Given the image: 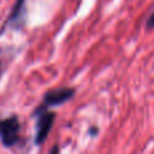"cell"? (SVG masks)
Returning a JSON list of instances; mask_svg holds the SVG:
<instances>
[{
    "mask_svg": "<svg viewBox=\"0 0 154 154\" xmlns=\"http://www.w3.org/2000/svg\"><path fill=\"white\" fill-rule=\"evenodd\" d=\"M22 123L18 115L0 119V143L4 149H15L24 145V139L20 135Z\"/></svg>",
    "mask_w": 154,
    "mask_h": 154,
    "instance_id": "1",
    "label": "cell"
},
{
    "mask_svg": "<svg viewBox=\"0 0 154 154\" xmlns=\"http://www.w3.org/2000/svg\"><path fill=\"white\" fill-rule=\"evenodd\" d=\"M31 116L35 119V135H34V145L41 147L46 142L51 128L56 120V112L50 111V108H46L45 106L39 104L35 107L31 112Z\"/></svg>",
    "mask_w": 154,
    "mask_h": 154,
    "instance_id": "2",
    "label": "cell"
},
{
    "mask_svg": "<svg viewBox=\"0 0 154 154\" xmlns=\"http://www.w3.org/2000/svg\"><path fill=\"white\" fill-rule=\"evenodd\" d=\"M27 22V0H16L10 15L0 27V35L4 34L8 29L14 31H22Z\"/></svg>",
    "mask_w": 154,
    "mask_h": 154,
    "instance_id": "3",
    "label": "cell"
},
{
    "mask_svg": "<svg viewBox=\"0 0 154 154\" xmlns=\"http://www.w3.org/2000/svg\"><path fill=\"white\" fill-rule=\"evenodd\" d=\"M76 96V88L72 87H61V88H54V89H49L48 92L43 93L42 96V106L46 108H51V107H60L62 104L70 101Z\"/></svg>",
    "mask_w": 154,
    "mask_h": 154,
    "instance_id": "4",
    "label": "cell"
},
{
    "mask_svg": "<svg viewBox=\"0 0 154 154\" xmlns=\"http://www.w3.org/2000/svg\"><path fill=\"white\" fill-rule=\"evenodd\" d=\"M153 27H154V10L152 11V14L149 15V18H147V20H146V29L152 30Z\"/></svg>",
    "mask_w": 154,
    "mask_h": 154,
    "instance_id": "5",
    "label": "cell"
},
{
    "mask_svg": "<svg viewBox=\"0 0 154 154\" xmlns=\"http://www.w3.org/2000/svg\"><path fill=\"white\" fill-rule=\"evenodd\" d=\"M3 49H0V80H2V76L4 73V62H3Z\"/></svg>",
    "mask_w": 154,
    "mask_h": 154,
    "instance_id": "6",
    "label": "cell"
},
{
    "mask_svg": "<svg viewBox=\"0 0 154 154\" xmlns=\"http://www.w3.org/2000/svg\"><path fill=\"white\" fill-rule=\"evenodd\" d=\"M96 131H99V128H97V127H92V128H89V130H88V133H89V135L95 137L96 134H97Z\"/></svg>",
    "mask_w": 154,
    "mask_h": 154,
    "instance_id": "7",
    "label": "cell"
},
{
    "mask_svg": "<svg viewBox=\"0 0 154 154\" xmlns=\"http://www.w3.org/2000/svg\"><path fill=\"white\" fill-rule=\"evenodd\" d=\"M54 152H57V153H58V152H60L58 146H54V147H53V149H51V150H50V153H54Z\"/></svg>",
    "mask_w": 154,
    "mask_h": 154,
    "instance_id": "8",
    "label": "cell"
},
{
    "mask_svg": "<svg viewBox=\"0 0 154 154\" xmlns=\"http://www.w3.org/2000/svg\"><path fill=\"white\" fill-rule=\"evenodd\" d=\"M0 119H2V118H0Z\"/></svg>",
    "mask_w": 154,
    "mask_h": 154,
    "instance_id": "9",
    "label": "cell"
}]
</instances>
